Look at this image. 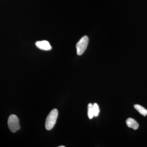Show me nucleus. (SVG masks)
Segmentation results:
<instances>
[{"label":"nucleus","instance_id":"1","mask_svg":"<svg viewBox=\"0 0 147 147\" xmlns=\"http://www.w3.org/2000/svg\"><path fill=\"white\" fill-rule=\"evenodd\" d=\"M58 115V110L56 109H53L49 113L45 121V127L47 130H51L53 128L56 124Z\"/></svg>","mask_w":147,"mask_h":147},{"label":"nucleus","instance_id":"2","mask_svg":"<svg viewBox=\"0 0 147 147\" xmlns=\"http://www.w3.org/2000/svg\"><path fill=\"white\" fill-rule=\"evenodd\" d=\"M9 128L10 131L13 133H15L17 130H19L20 129L19 125V119L18 117L14 115H11L9 116L8 119Z\"/></svg>","mask_w":147,"mask_h":147},{"label":"nucleus","instance_id":"3","mask_svg":"<svg viewBox=\"0 0 147 147\" xmlns=\"http://www.w3.org/2000/svg\"><path fill=\"white\" fill-rule=\"evenodd\" d=\"M89 38L86 36L82 37L76 45L77 54L78 55H82L86 51L88 44Z\"/></svg>","mask_w":147,"mask_h":147},{"label":"nucleus","instance_id":"4","mask_svg":"<svg viewBox=\"0 0 147 147\" xmlns=\"http://www.w3.org/2000/svg\"><path fill=\"white\" fill-rule=\"evenodd\" d=\"M36 47L41 50L49 51L52 49V47L50 43L47 40L37 41L36 42Z\"/></svg>","mask_w":147,"mask_h":147},{"label":"nucleus","instance_id":"5","mask_svg":"<svg viewBox=\"0 0 147 147\" xmlns=\"http://www.w3.org/2000/svg\"><path fill=\"white\" fill-rule=\"evenodd\" d=\"M126 122L127 125L129 127L132 128L135 130L138 129L139 128V124L134 119L129 118L127 119Z\"/></svg>","mask_w":147,"mask_h":147},{"label":"nucleus","instance_id":"6","mask_svg":"<svg viewBox=\"0 0 147 147\" xmlns=\"http://www.w3.org/2000/svg\"><path fill=\"white\" fill-rule=\"evenodd\" d=\"M134 108L138 111L141 115L146 116L147 115V110L142 105L136 104L134 105Z\"/></svg>","mask_w":147,"mask_h":147},{"label":"nucleus","instance_id":"7","mask_svg":"<svg viewBox=\"0 0 147 147\" xmlns=\"http://www.w3.org/2000/svg\"><path fill=\"white\" fill-rule=\"evenodd\" d=\"M88 116L89 118L92 119L94 117V115L93 105L92 103H89L88 105Z\"/></svg>","mask_w":147,"mask_h":147},{"label":"nucleus","instance_id":"8","mask_svg":"<svg viewBox=\"0 0 147 147\" xmlns=\"http://www.w3.org/2000/svg\"><path fill=\"white\" fill-rule=\"evenodd\" d=\"M93 109L94 115V117H97L99 115L100 110H99V106L96 103H94V104L93 105Z\"/></svg>","mask_w":147,"mask_h":147},{"label":"nucleus","instance_id":"9","mask_svg":"<svg viewBox=\"0 0 147 147\" xmlns=\"http://www.w3.org/2000/svg\"><path fill=\"white\" fill-rule=\"evenodd\" d=\"M59 147H65V146H59Z\"/></svg>","mask_w":147,"mask_h":147}]
</instances>
